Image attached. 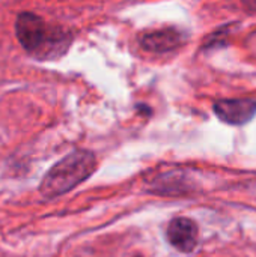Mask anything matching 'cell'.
Wrapping results in <instances>:
<instances>
[{"label": "cell", "instance_id": "1", "mask_svg": "<svg viewBox=\"0 0 256 257\" xmlns=\"http://www.w3.org/2000/svg\"><path fill=\"white\" fill-rule=\"evenodd\" d=\"M97 167V158L89 151H74L60 160L42 179L39 191L47 199L62 196L88 179Z\"/></svg>", "mask_w": 256, "mask_h": 257}, {"label": "cell", "instance_id": "2", "mask_svg": "<svg viewBox=\"0 0 256 257\" xmlns=\"http://www.w3.org/2000/svg\"><path fill=\"white\" fill-rule=\"evenodd\" d=\"M15 33L23 48L38 57H51L62 53L68 36L60 29L48 27L44 20L32 12H23L17 18Z\"/></svg>", "mask_w": 256, "mask_h": 257}, {"label": "cell", "instance_id": "3", "mask_svg": "<svg viewBox=\"0 0 256 257\" xmlns=\"http://www.w3.org/2000/svg\"><path fill=\"white\" fill-rule=\"evenodd\" d=\"M217 117L229 125H244L256 114L253 99H220L214 104Z\"/></svg>", "mask_w": 256, "mask_h": 257}, {"label": "cell", "instance_id": "4", "mask_svg": "<svg viewBox=\"0 0 256 257\" xmlns=\"http://www.w3.org/2000/svg\"><path fill=\"white\" fill-rule=\"evenodd\" d=\"M169 242L183 253H190L198 244V226L190 218L178 217L167 227Z\"/></svg>", "mask_w": 256, "mask_h": 257}, {"label": "cell", "instance_id": "5", "mask_svg": "<svg viewBox=\"0 0 256 257\" xmlns=\"http://www.w3.org/2000/svg\"><path fill=\"white\" fill-rule=\"evenodd\" d=\"M183 41V35L175 30V29H163V30H155L152 33H146L142 38V45L148 51H155V53H163L174 50L178 47Z\"/></svg>", "mask_w": 256, "mask_h": 257}]
</instances>
